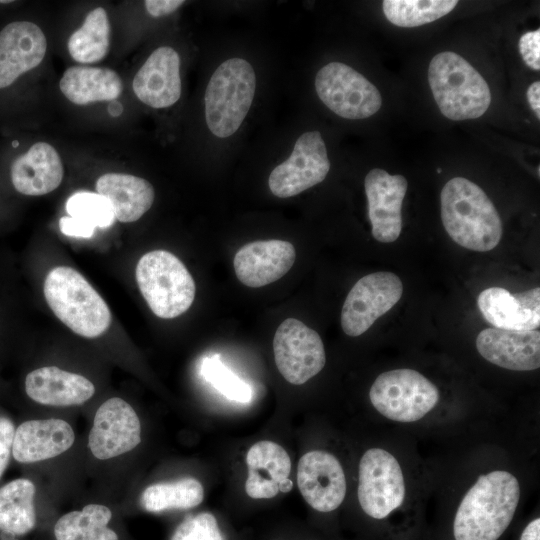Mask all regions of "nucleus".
Here are the masks:
<instances>
[{"label":"nucleus","instance_id":"nucleus-1","mask_svg":"<svg viewBox=\"0 0 540 540\" xmlns=\"http://www.w3.org/2000/svg\"><path fill=\"white\" fill-rule=\"evenodd\" d=\"M519 498L520 486L511 473L481 475L457 509L455 540H497L511 523Z\"/></svg>","mask_w":540,"mask_h":540},{"label":"nucleus","instance_id":"nucleus-2","mask_svg":"<svg viewBox=\"0 0 540 540\" xmlns=\"http://www.w3.org/2000/svg\"><path fill=\"white\" fill-rule=\"evenodd\" d=\"M443 226L458 245L477 252L495 248L501 240V218L486 193L472 181L449 180L440 195Z\"/></svg>","mask_w":540,"mask_h":540},{"label":"nucleus","instance_id":"nucleus-3","mask_svg":"<svg viewBox=\"0 0 540 540\" xmlns=\"http://www.w3.org/2000/svg\"><path fill=\"white\" fill-rule=\"evenodd\" d=\"M43 291L55 316L74 333L96 338L109 328L111 312L108 305L75 269L68 266L51 269Z\"/></svg>","mask_w":540,"mask_h":540},{"label":"nucleus","instance_id":"nucleus-4","mask_svg":"<svg viewBox=\"0 0 540 540\" xmlns=\"http://www.w3.org/2000/svg\"><path fill=\"white\" fill-rule=\"evenodd\" d=\"M428 81L441 113L451 120L478 118L490 106L487 82L468 61L454 52H441L432 58Z\"/></svg>","mask_w":540,"mask_h":540},{"label":"nucleus","instance_id":"nucleus-5","mask_svg":"<svg viewBox=\"0 0 540 540\" xmlns=\"http://www.w3.org/2000/svg\"><path fill=\"white\" fill-rule=\"evenodd\" d=\"M256 88L252 65L242 58L224 61L212 74L206 87L205 120L218 138L233 135L245 119Z\"/></svg>","mask_w":540,"mask_h":540},{"label":"nucleus","instance_id":"nucleus-6","mask_svg":"<svg viewBox=\"0 0 540 540\" xmlns=\"http://www.w3.org/2000/svg\"><path fill=\"white\" fill-rule=\"evenodd\" d=\"M138 287L151 311L159 318L171 319L192 305L196 286L183 262L165 250L144 254L135 271Z\"/></svg>","mask_w":540,"mask_h":540},{"label":"nucleus","instance_id":"nucleus-7","mask_svg":"<svg viewBox=\"0 0 540 540\" xmlns=\"http://www.w3.org/2000/svg\"><path fill=\"white\" fill-rule=\"evenodd\" d=\"M369 397L384 417L402 423L415 422L430 412L439 400L438 388L412 369H395L380 374Z\"/></svg>","mask_w":540,"mask_h":540},{"label":"nucleus","instance_id":"nucleus-8","mask_svg":"<svg viewBox=\"0 0 540 540\" xmlns=\"http://www.w3.org/2000/svg\"><path fill=\"white\" fill-rule=\"evenodd\" d=\"M315 89L320 100L346 119H364L381 107L378 89L362 74L341 62H330L316 74Z\"/></svg>","mask_w":540,"mask_h":540},{"label":"nucleus","instance_id":"nucleus-9","mask_svg":"<svg viewBox=\"0 0 540 540\" xmlns=\"http://www.w3.org/2000/svg\"><path fill=\"white\" fill-rule=\"evenodd\" d=\"M358 500L372 518L383 519L401 506L405 482L396 458L381 448H371L359 463Z\"/></svg>","mask_w":540,"mask_h":540},{"label":"nucleus","instance_id":"nucleus-10","mask_svg":"<svg viewBox=\"0 0 540 540\" xmlns=\"http://www.w3.org/2000/svg\"><path fill=\"white\" fill-rule=\"evenodd\" d=\"M275 363L286 381L306 383L325 366L326 354L319 334L296 318L285 319L273 339Z\"/></svg>","mask_w":540,"mask_h":540},{"label":"nucleus","instance_id":"nucleus-11","mask_svg":"<svg viewBox=\"0 0 540 540\" xmlns=\"http://www.w3.org/2000/svg\"><path fill=\"white\" fill-rule=\"evenodd\" d=\"M400 278L386 271L360 278L348 293L341 311V327L348 336L365 333L374 322L400 300Z\"/></svg>","mask_w":540,"mask_h":540},{"label":"nucleus","instance_id":"nucleus-12","mask_svg":"<svg viewBox=\"0 0 540 540\" xmlns=\"http://www.w3.org/2000/svg\"><path fill=\"white\" fill-rule=\"evenodd\" d=\"M330 169L326 145L319 131L303 133L289 158L270 173L268 185L273 195L289 198L321 183Z\"/></svg>","mask_w":540,"mask_h":540},{"label":"nucleus","instance_id":"nucleus-13","mask_svg":"<svg viewBox=\"0 0 540 540\" xmlns=\"http://www.w3.org/2000/svg\"><path fill=\"white\" fill-rule=\"evenodd\" d=\"M141 441L140 420L125 400L113 397L96 411L88 447L100 460H107L134 449Z\"/></svg>","mask_w":540,"mask_h":540},{"label":"nucleus","instance_id":"nucleus-14","mask_svg":"<svg viewBox=\"0 0 540 540\" xmlns=\"http://www.w3.org/2000/svg\"><path fill=\"white\" fill-rule=\"evenodd\" d=\"M297 484L304 500L320 512L337 509L346 494V479L340 462L322 450L307 452L300 458Z\"/></svg>","mask_w":540,"mask_h":540},{"label":"nucleus","instance_id":"nucleus-15","mask_svg":"<svg viewBox=\"0 0 540 540\" xmlns=\"http://www.w3.org/2000/svg\"><path fill=\"white\" fill-rule=\"evenodd\" d=\"M408 183L402 175L375 168L365 177L368 216L373 237L382 243L397 240L402 230V202Z\"/></svg>","mask_w":540,"mask_h":540},{"label":"nucleus","instance_id":"nucleus-16","mask_svg":"<svg viewBox=\"0 0 540 540\" xmlns=\"http://www.w3.org/2000/svg\"><path fill=\"white\" fill-rule=\"evenodd\" d=\"M47 50L41 28L27 20L8 23L0 31V90L43 61Z\"/></svg>","mask_w":540,"mask_h":540},{"label":"nucleus","instance_id":"nucleus-17","mask_svg":"<svg viewBox=\"0 0 540 540\" xmlns=\"http://www.w3.org/2000/svg\"><path fill=\"white\" fill-rule=\"evenodd\" d=\"M294 246L278 239L254 241L242 246L235 254L233 266L238 280L252 288L273 283L293 266Z\"/></svg>","mask_w":540,"mask_h":540},{"label":"nucleus","instance_id":"nucleus-18","mask_svg":"<svg viewBox=\"0 0 540 540\" xmlns=\"http://www.w3.org/2000/svg\"><path fill=\"white\" fill-rule=\"evenodd\" d=\"M136 97L152 108H167L181 96L180 57L169 46L155 49L134 76Z\"/></svg>","mask_w":540,"mask_h":540},{"label":"nucleus","instance_id":"nucleus-19","mask_svg":"<svg viewBox=\"0 0 540 540\" xmlns=\"http://www.w3.org/2000/svg\"><path fill=\"white\" fill-rule=\"evenodd\" d=\"M476 348L490 363L514 371H531L540 366V332L498 328L482 330Z\"/></svg>","mask_w":540,"mask_h":540},{"label":"nucleus","instance_id":"nucleus-20","mask_svg":"<svg viewBox=\"0 0 540 540\" xmlns=\"http://www.w3.org/2000/svg\"><path fill=\"white\" fill-rule=\"evenodd\" d=\"M483 317L495 328L514 331L540 326V288L512 294L502 287H489L477 299Z\"/></svg>","mask_w":540,"mask_h":540},{"label":"nucleus","instance_id":"nucleus-21","mask_svg":"<svg viewBox=\"0 0 540 540\" xmlns=\"http://www.w3.org/2000/svg\"><path fill=\"white\" fill-rule=\"evenodd\" d=\"M63 176L60 155L53 146L42 141L17 156L10 166L13 187L26 196H41L54 191Z\"/></svg>","mask_w":540,"mask_h":540},{"label":"nucleus","instance_id":"nucleus-22","mask_svg":"<svg viewBox=\"0 0 540 540\" xmlns=\"http://www.w3.org/2000/svg\"><path fill=\"white\" fill-rule=\"evenodd\" d=\"M74 440V431L64 420H29L15 430L12 455L20 463L38 462L64 453Z\"/></svg>","mask_w":540,"mask_h":540},{"label":"nucleus","instance_id":"nucleus-23","mask_svg":"<svg viewBox=\"0 0 540 540\" xmlns=\"http://www.w3.org/2000/svg\"><path fill=\"white\" fill-rule=\"evenodd\" d=\"M25 390L35 402L58 407L83 404L95 393L90 380L56 366L41 367L28 373Z\"/></svg>","mask_w":540,"mask_h":540},{"label":"nucleus","instance_id":"nucleus-24","mask_svg":"<svg viewBox=\"0 0 540 540\" xmlns=\"http://www.w3.org/2000/svg\"><path fill=\"white\" fill-rule=\"evenodd\" d=\"M248 476L247 495L254 499L273 498L280 484L289 478L291 459L279 444L263 440L250 447L246 454Z\"/></svg>","mask_w":540,"mask_h":540},{"label":"nucleus","instance_id":"nucleus-25","mask_svg":"<svg viewBox=\"0 0 540 540\" xmlns=\"http://www.w3.org/2000/svg\"><path fill=\"white\" fill-rule=\"evenodd\" d=\"M97 193L112 205L115 219L122 223L135 222L152 206L155 191L144 178L124 173H106L96 181Z\"/></svg>","mask_w":540,"mask_h":540},{"label":"nucleus","instance_id":"nucleus-26","mask_svg":"<svg viewBox=\"0 0 540 540\" xmlns=\"http://www.w3.org/2000/svg\"><path fill=\"white\" fill-rule=\"evenodd\" d=\"M59 88L70 102L87 105L117 99L123 83L118 73L110 68L72 66L63 73Z\"/></svg>","mask_w":540,"mask_h":540},{"label":"nucleus","instance_id":"nucleus-27","mask_svg":"<svg viewBox=\"0 0 540 540\" xmlns=\"http://www.w3.org/2000/svg\"><path fill=\"white\" fill-rule=\"evenodd\" d=\"M35 486L29 479H15L0 487V531L21 536L37 524Z\"/></svg>","mask_w":540,"mask_h":540},{"label":"nucleus","instance_id":"nucleus-28","mask_svg":"<svg viewBox=\"0 0 540 540\" xmlns=\"http://www.w3.org/2000/svg\"><path fill=\"white\" fill-rule=\"evenodd\" d=\"M112 511L105 505L91 503L81 510L60 516L53 526L55 540H120L110 527Z\"/></svg>","mask_w":540,"mask_h":540},{"label":"nucleus","instance_id":"nucleus-29","mask_svg":"<svg viewBox=\"0 0 540 540\" xmlns=\"http://www.w3.org/2000/svg\"><path fill=\"white\" fill-rule=\"evenodd\" d=\"M110 44V22L102 7L90 11L82 26L70 36V56L79 63H95L106 57Z\"/></svg>","mask_w":540,"mask_h":540},{"label":"nucleus","instance_id":"nucleus-30","mask_svg":"<svg viewBox=\"0 0 540 540\" xmlns=\"http://www.w3.org/2000/svg\"><path fill=\"white\" fill-rule=\"evenodd\" d=\"M204 498L202 484L195 478H183L173 482H160L148 486L140 497L144 510L159 513L171 509H190L198 506Z\"/></svg>","mask_w":540,"mask_h":540},{"label":"nucleus","instance_id":"nucleus-31","mask_svg":"<svg viewBox=\"0 0 540 540\" xmlns=\"http://www.w3.org/2000/svg\"><path fill=\"white\" fill-rule=\"evenodd\" d=\"M455 0H385L384 15L399 27H417L433 22L451 12Z\"/></svg>","mask_w":540,"mask_h":540},{"label":"nucleus","instance_id":"nucleus-32","mask_svg":"<svg viewBox=\"0 0 540 540\" xmlns=\"http://www.w3.org/2000/svg\"><path fill=\"white\" fill-rule=\"evenodd\" d=\"M200 372L203 378L226 398L240 403L251 400L250 385L229 370L218 355L204 358Z\"/></svg>","mask_w":540,"mask_h":540},{"label":"nucleus","instance_id":"nucleus-33","mask_svg":"<svg viewBox=\"0 0 540 540\" xmlns=\"http://www.w3.org/2000/svg\"><path fill=\"white\" fill-rule=\"evenodd\" d=\"M69 216L80 219L95 228H107L115 220L109 200L94 192L80 191L69 197L66 202Z\"/></svg>","mask_w":540,"mask_h":540},{"label":"nucleus","instance_id":"nucleus-34","mask_svg":"<svg viewBox=\"0 0 540 540\" xmlns=\"http://www.w3.org/2000/svg\"><path fill=\"white\" fill-rule=\"evenodd\" d=\"M171 540H224L216 518L207 512L187 517L175 529Z\"/></svg>","mask_w":540,"mask_h":540},{"label":"nucleus","instance_id":"nucleus-35","mask_svg":"<svg viewBox=\"0 0 540 540\" xmlns=\"http://www.w3.org/2000/svg\"><path fill=\"white\" fill-rule=\"evenodd\" d=\"M522 59L533 70L540 69V29L523 34L519 40Z\"/></svg>","mask_w":540,"mask_h":540},{"label":"nucleus","instance_id":"nucleus-36","mask_svg":"<svg viewBox=\"0 0 540 540\" xmlns=\"http://www.w3.org/2000/svg\"><path fill=\"white\" fill-rule=\"evenodd\" d=\"M15 429L7 418H0V478L10 459Z\"/></svg>","mask_w":540,"mask_h":540},{"label":"nucleus","instance_id":"nucleus-37","mask_svg":"<svg viewBox=\"0 0 540 540\" xmlns=\"http://www.w3.org/2000/svg\"><path fill=\"white\" fill-rule=\"evenodd\" d=\"M59 226L64 235L77 238H91L96 229L92 225L71 216L61 217Z\"/></svg>","mask_w":540,"mask_h":540},{"label":"nucleus","instance_id":"nucleus-38","mask_svg":"<svg viewBox=\"0 0 540 540\" xmlns=\"http://www.w3.org/2000/svg\"><path fill=\"white\" fill-rule=\"evenodd\" d=\"M183 3L182 0H146L144 5L151 16L162 17L173 13Z\"/></svg>","mask_w":540,"mask_h":540},{"label":"nucleus","instance_id":"nucleus-39","mask_svg":"<svg viewBox=\"0 0 540 540\" xmlns=\"http://www.w3.org/2000/svg\"><path fill=\"white\" fill-rule=\"evenodd\" d=\"M527 99L535 112L537 118H540V83L539 81L533 82L527 90Z\"/></svg>","mask_w":540,"mask_h":540},{"label":"nucleus","instance_id":"nucleus-40","mask_svg":"<svg viewBox=\"0 0 540 540\" xmlns=\"http://www.w3.org/2000/svg\"><path fill=\"white\" fill-rule=\"evenodd\" d=\"M520 540H540V519L532 520L522 532Z\"/></svg>","mask_w":540,"mask_h":540},{"label":"nucleus","instance_id":"nucleus-41","mask_svg":"<svg viewBox=\"0 0 540 540\" xmlns=\"http://www.w3.org/2000/svg\"><path fill=\"white\" fill-rule=\"evenodd\" d=\"M293 487V482L288 478L284 480L280 486H279V492L287 493L289 492Z\"/></svg>","mask_w":540,"mask_h":540}]
</instances>
